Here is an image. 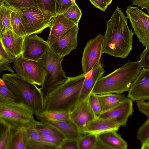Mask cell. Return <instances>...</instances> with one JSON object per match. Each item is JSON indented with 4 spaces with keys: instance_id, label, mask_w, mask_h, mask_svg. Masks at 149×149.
Returning a JSON list of instances; mask_svg holds the SVG:
<instances>
[{
    "instance_id": "cell-35",
    "label": "cell",
    "mask_w": 149,
    "mask_h": 149,
    "mask_svg": "<svg viewBox=\"0 0 149 149\" xmlns=\"http://www.w3.org/2000/svg\"><path fill=\"white\" fill-rule=\"evenodd\" d=\"M55 1L56 15L62 14L76 3L75 0H55Z\"/></svg>"
},
{
    "instance_id": "cell-8",
    "label": "cell",
    "mask_w": 149,
    "mask_h": 149,
    "mask_svg": "<svg viewBox=\"0 0 149 149\" xmlns=\"http://www.w3.org/2000/svg\"><path fill=\"white\" fill-rule=\"evenodd\" d=\"M13 67L20 77L27 81L39 86L44 82L46 71L43 61L24 58L21 55L13 62Z\"/></svg>"
},
{
    "instance_id": "cell-37",
    "label": "cell",
    "mask_w": 149,
    "mask_h": 149,
    "mask_svg": "<svg viewBox=\"0 0 149 149\" xmlns=\"http://www.w3.org/2000/svg\"><path fill=\"white\" fill-rule=\"evenodd\" d=\"M13 130L7 127L0 137V149H7Z\"/></svg>"
},
{
    "instance_id": "cell-16",
    "label": "cell",
    "mask_w": 149,
    "mask_h": 149,
    "mask_svg": "<svg viewBox=\"0 0 149 149\" xmlns=\"http://www.w3.org/2000/svg\"><path fill=\"white\" fill-rule=\"evenodd\" d=\"M41 122L56 129L66 139L78 141L86 134L81 131L70 119L56 122Z\"/></svg>"
},
{
    "instance_id": "cell-1",
    "label": "cell",
    "mask_w": 149,
    "mask_h": 149,
    "mask_svg": "<svg viewBox=\"0 0 149 149\" xmlns=\"http://www.w3.org/2000/svg\"><path fill=\"white\" fill-rule=\"evenodd\" d=\"M127 19L117 7L106 22V31L103 36V53L124 58L132 51L134 34L129 28Z\"/></svg>"
},
{
    "instance_id": "cell-40",
    "label": "cell",
    "mask_w": 149,
    "mask_h": 149,
    "mask_svg": "<svg viewBox=\"0 0 149 149\" xmlns=\"http://www.w3.org/2000/svg\"><path fill=\"white\" fill-rule=\"evenodd\" d=\"M140 58L142 68H149V47H146L140 54Z\"/></svg>"
},
{
    "instance_id": "cell-11",
    "label": "cell",
    "mask_w": 149,
    "mask_h": 149,
    "mask_svg": "<svg viewBox=\"0 0 149 149\" xmlns=\"http://www.w3.org/2000/svg\"><path fill=\"white\" fill-rule=\"evenodd\" d=\"M49 49L47 41L35 34L24 38L22 55L24 58L31 60H41Z\"/></svg>"
},
{
    "instance_id": "cell-46",
    "label": "cell",
    "mask_w": 149,
    "mask_h": 149,
    "mask_svg": "<svg viewBox=\"0 0 149 149\" xmlns=\"http://www.w3.org/2000/svg\"><path fill=\"white\" fill-rule=\"evenodd\" d=\"M110 149L108 146L101 142L97 139L94 149Z\"/></svg>"
},
{
    "instance_id": "cell-47",
    "label": "cell",
    "mask_w": 149,
    "mask_h": 149,
    "mask_svg": "<svg viewBox=\"0 0 149 149\" xmlns=\"http://www.w3.org/2000/svg\"><path fill=\"white\" fill-rule=\"evenodd\" d=\"M7 127L3 123H0V137L5 130Z\"/></svg>"
},
{
    "instance_id": "cell-21",
    "label": "cell",
    "mask_w": 149,
    "mask_h": 149,
    "mask_svg": "<svg viewBox=\"0 0 149 149\" xmlns=\"http://www.w3.org/2000/svg\"><path fill=\"white\" fill-rule=\"evenodd\" d=\"M98 140L112 149H127V142L117 133L116 131H111L97 135Z\"/></svg>"
},
{
    "instance_id": "cell-5",
    "label": "cell",
    "mask_w": 149,
    "mask_h": 149,
    "mask_svg": "<svg viewBox=\"0 0 149 149\" xmlns=\"http://www.w3.org/2000/svg\"><path fill=\"white\" fill-rule=\"evenodd\" d=\"M34 114L22 102L0 104V122L14 131L42 125L35 119Z\"/></svg>"
},
{
    "instance_id": "cell-2",
    "label": "cell",
    "mask_w": 149,
    "mask_h": 149,
    "mask_svg": "<svg viewBox=\"0 0 149 149\" xmlns=\"http://www.w3.org/2000/svg\"><path fill=\"white\" fill-rule=\"evenodd\" d=\"M86 74L69 77L45 96L44 111H70L78 102Z\"/></svg>"
},
{
    "instance_id": "cell-25",
    "label": "cell",
    "mask_w": 149,
    "mask_h": 149,
    "mask_svg": "<svg viewBox=\"0 0 149 149\" xmlns=\"http://www.w3.org/2000/svg\"><path fill=\"white\" fill-rule=\"evenodd\" d=\"M13 9L4 5L0 8V34L1 38L7 31L12 30L11 13Z\"/></svg>"
},
{
    "instance_id": "cell-9",
    "label": "cell",
    "mask_w": 149,
    "mask_h": 149,
    "mask_svg": "<svg viewBox=\"0 0 149 149\" xmlns=\"http://www.w3.org/2000/svg\"><path fill=\"white\" fill-rule=\"evenodd\" d=\"M128 18L139 41L145 47H149V16L138 6H129L126 10Z\"/></svg>"
},
{
    "instance_id": "cell-49",
    "label": "cell",
    "mask_w": 149,
    "mask_h": 149,
    "mask_svg": "<svg viewBox=\"0 0 149 149\" xmlns=\"http://www.w3.org/2000/svg\"><path fill=\"white\" fill-rule=\"evenodd\" d=\"M5 5L3 0H0V8Z\"/></svg>"
},
{
    "instance_id": "cell-12",
    "label": "cell",
    "mask_w": 149,
    "mask_h": 149,
    "mask_svg": "<svg viewBox=\"0 0 149 149\" xmlns=\"http://www.w3.org/2000/svg\"><path fill=\"white\" fill-rule=\"evenodd\" d=\"M78 30V25H75L48 44L49 48L54 53L61 56L67 55L77 47Z\"/></svg>"
},
{
    "instance_id": "cell-42",
    "label": "cell",
    "mask_w": 149,
    "mask_h": 149,
    "mask_svg": "<svg viewBox=\"0 0 149 149\" xmlns=\"http://www.w3.org/2000/svg\"><path fill=\"white\" fill-rule=\"evenodd\" d=\"M59 149H78L77 141L65 139L61 145Z\"/></svg>"
},
{
    "instance_id": "cell-51",
    "label": "cell",
    "mask_w": 149,
    "mask_h": 149,
    "mask_svg": "<svg viewBox=\"0 0 149 149\" xmlns=\"http://www.w3.org/2000/svg\"><path fill=\"white\" fill-rule=\"evenodd\" d=\"M2 81H3V80L0 77V83Z\"/></svg>"
},
{
    "instance_id": "cell-45",
    "label": "cell",
    "mask_w": 149,
    "mask_h": 149,
    "mask_svg": "<svg viewBox=\"0 0 149 149\" xmlns=\"http://www.w3.org/2000/svg\"><path fill=\"white\" fill-rule=\"evenodd\" d=\"M132 3V5H137L141 9H146L149 13V0H128Z\"/></svg>"
},
{
    "instance_id": "cell-34",
    "label": "cell",
    "mask_w": 149,
    "mask_h": 149,
    "mask_svg": "<svg viewBox=\"0 0 149 149\" xmlns=\"http://www.w3.org/2000/svg\"><path fill=\"white\" fill-rule=\"evenodd\" d=\"M137 137L141 143L149 140V118L139 128Z\"/></svg>"
},
{
    "instance_id": "cell-39",
    "label": "cell",
    "mask_w": 149,
    "mask_h": 149,
    "mask_svg": "<svg viewBox=\"0 0 149 149\" xmlns=\"http://www.w3.org/2000/svg\"><path fill=\"white\" fill-rule=\"evenodd\" d=\"M47 143L55 147L56 149H59V148L65 139L64 137L57 136H41Z\"/></svg>"
},
{
    "instance_id": "cell-13",
    "label": "cell",
    "mask_w": 149,
    "mask_h": 149,
    "mask_svg": "<svg viewBox=\"0 0 149 149\" xmlns=\"http://www.w3.org/2000/svg\"><path fill=\"white\" fill-rule=\"evenodd\" d=\"M89 96L78 102L69 112L70 119L83 133V129L97 116L90 104Z\"/></svg>"
},
{
    "instance_id": "cell-10",
    "label": "cell",
    "mask_w": 149,
    "mask_h": 149,
    "mask_svg": "<svg viewBox=\"0 0 149 149\" xmlns=\"http://www.w3.org/2000/svg\"><path fill=\"white\" fill-rule=\"evenodd\" d=\"M103 36L99 34L89 40L85 47L81 60L83 73L92 70L100 62L103 54Z\"/></svg>"
},
{
    "instance_id": "cell-26",
    "label": "cell",
    "mask_w": 149,
    "mask_h": 149,
    "mask_svg": "<svg viewBox=\"0 0 149 149\" xmlns=\"http://www.w3.org/2000/svg\"><path fill=\"white\" fill-rule=\"evenodd\" d=\"M7 149H26L24 128L14 131Z\"/></svg>"
},
{
    "instance_id": "cell-41",
    "label": "cell",
    "mask_w": 149,
    "mask_h": 149,
    "mask_svg": "<svg viewBox=\"0 0 149 149\" xmlns=\"http://www.w3.org/2000/svg\"><path fill=\"white\" fill-rule=\"evenodd\" d=\"M139 111L149 118V102L145 100H140L136 102Z\"/></svg>"
},
{
    "instance_id": "cell-6",
    "label": "cell",
    "mask_w": 149,
    "mask_h": 149,
    "mask_svg": "<svg viewBox=\"0 0 149 149\" xmlns=\"http://www.w3.org/2000/svg\"><path fill=\"white\" fill-rule=\"evenodd\" d=\"M64 57L54 53L49 48L42 59L46 71L44 81L40 88L44 97L68 78L62 69L61 62Z\"/></svg>"
},
{
    "instance_id": "cell-20",
    "label": "cell",
    "mask_w": 149,
    "mask_h": 149,
    "mask_svg": "<svg viewBox=\"0 0 149 149\" xmlns=\"http://www.w3.org/2000/svg\"><path fill=\"white\" fill-rule=\"evenodd\" d=\"M120 126L112 120L97 118L91 122L83 129L85 134L91 133L96 134L106 132L117 131Z\"/></svg>"
},
{
    "instance_id": "cell-31",
    "label": "cell",
    "mask_w": 149,
    "mask_h": 149,
    "mask_svg": "<svg viewBox=\"0 0 149 149\" xmlns=\"http://www.w3.org/2000/svg\"><path fill=\"white\" fill-rule=\"evenodd\" d=\"M36 0L39 10L53 17L56 15L55 0Z\"/></svg>"
},
{
    "instance_id": "cell-18",
    "label": "cell",
    "mask_w": 149,
    "mask_h": 149,
    "mask_svg": "<svg viewBox=\"0 0 149 149\" xmlns=\"http://www.w3.org/2000/svg\"><path fill=\"white\" fill-rule=\"evenodd\" d=\"M104 72V68L100 61L92 70L86 74L78 102L85 99L89 95L96 82L102 77Z\"/></svg>"
},
{
    "instance_id": "cell-38",
    "label": "cell",
    "mask_w": 149,
    "mask_h": 149,
    "mask_svg": "<svg viewBox=\"0 0 149 149\" xmlns=\"http://www.w3.org/2000/svg\"><path fill=\"white\" fill-rule=\"evenodd\" d=\"M89 101L92 109L97 116L102 113L97 94L91 93L89 96Z\"/></svg>"
},
{
    "instance_id": "cell-24",
    "label": "cell",
    "mask_w": 149,
    "mask_h": 149,
    "mask_svg": "<svg viewBox=\"0 0 149 149\" xmlns=\"http://www.w3.org/2000/svg\"><path fill=\"white\" fill-rule=\"evenodd\" d=\"M66 111H43L35 114L41 121L56 122L70 119V113Z\"/></svg>"
},
{
    "instance_id": "cell-50",
    "label": "cell",
    "mask_w": 149,
    "mask_h": 149,
    "mask_svg": "<svg viewBox=\"0 0 149 149\" xmlns=\"http://www.w3.org/2000/svg\"><path fill=\"white\" fill-rule=\"evenodd\" d=\"M107 2V4L108 6L110 5L113 0H106Z\"/></svg>"
},
{
    "instance_id": "cell-44",
    "label": "cell",
    "mask_w": 149,
    "mask_h": 149,
    "mask_svg": "<svg viewBox=\"0 0 149 149\" xmlns=\"http://www.w3.org/2000/svg\"><path fill=\"white\" fill-rule=\"evenodd\" d=\"M95 7L104 12L108 6L106 0H89Z\"/></svg>"
},
{
    "instance_id": "cell-15",
    "label": "cell",
    "mask_w": 149,
    "mask_h": 149,
    "mask_svg": "<svg viewBox=\"0 0 149 149\" xmlns=\"http://www.w3.org/2000/svg\"><path fill=\"white\" fill-rule=\"evenodd\" d=\"M133 111L132 101L127 97L112 109L98 115L97 117L110 119L120 126H124Z\"/></svg>"
},
{
    "instance_id": "cell-23",
    "label": "cell",
    "mask_w": 149,
    "mask_h": 149,
    "mask_svg": "<svg viewBox=\"0 0 149 149\" xmlns=\"http://www.w3.org/2000/svg\"><path fill=\"white\" fill-rule=\"evenodd\" d=\"M21 102L18 94L13 88L3 80L0 83V104Z\"/></svg>"
},
{
    "instance_id": "cell-3",
    "label": "cell",
    "mask_w": 149,
    "mask_h": 149,
    "mask_svg": "<svg viewBox=\"0 0 149 149\" xmlns=\"http://www.w3.org/2000/svg\"><path fill=\"white\" fill-rule=\"evenodd\" d=\"M142 68L139 61H128L123 65L98 79L91 93L97 95L121 94L128 91L131 84L137 77Z\"/></svg>"
},
{
    "instance_id": "cell-30",
    "label": "cell",
    "mask_w": 149,
    "mask_h": 149,
    "mask_svg": "<svg viewBox=\"0 0 149 149\" xmlns=\"http://www.w3.org/2000/svg\"><path fill=\"white\" fill-rule=\"evenodd\" d=\"M62 14L65 18L76 25H78L82 15L81 10L76 3L65 11Z\"/></svg>"
},
{
    "instance_id": "cell-22",
    "label": "cell",
    "mask_w": 149,
    "mask_h": 149,
    "mask_svg": "<svg viewBox=\"0 0 149 149\" xmlns=\"http://www.w3.org/2000/svg\"><path fill=\"white\" fill-rule=\"evenodd\" d=\"M97 96L102 113L112 109L127 98L125 95L119 94L106 93Z\"/></svg>"
},
{
    "instance_id": "cell-52",
    "label": "cell",
    "mask_w": 149,
    "mask_h": 149,
    "mask_svg": "<svg viewBox=\"0 0 149 149\" xmlns=\"http://www.w3.org/2000/svg\"><path fill=\"white\" fill-rule=\"evenodd\" d=\"M0 38L1 39V35L0 34Z\"/></svg>"
},
{
    "instance_id": "cell-43",
    "label": "cell",
    "mask_w": 149,
    "mask_h": 149,
    "mask_svg": "<svg viewBox=\"0 0 149 149\" xmlns=\"http://www.w3.org/2000/svg\"><path fill=\"white\" fill-rule=\"evenodd\" d=\"M15 60L10 56L5 51L0 38V60L10 64L13 62Z\"/></svg>"
},
{
    "instance_id": "cell-33",
    "label": "cell",
    "mask_w": 149,
    "mask_h": 149,
    "mask_svg": "<svg viewBox=\"0 0 149 149\" xmlns=\"http://www.w3.org/2000/svg\"><path fill=\"white\" fill-rule=\"evenodd\" d=\"M34 127L41 136H54L65 138L60 132L55 128L42 123V125L35 126Z\"/></svg>"
},
{
    "instance_id": "cell-48",
    "label": "cell",
    "mask_w": 149,
    "mask_h": 149,
    "mask_svg": "<svg viewBox=\"0 0 149 149\" xmlns=\"http://www.w3.org/2000/svg\"><path fill=\"white\" fill-rule=\"evenodd\" d=\"M141 149H149V140L141 143Z\"/></svg>"
},
{
    "instance_id": "cell-27",
    "label": "cell",
    "mask_w": 149,
    "mask_h": 149,
    "mask_svg": "<svg viewBox=\"0 0 149 149\" xmlns=\"http://www.w3.org/2000/svg\"><path fill=\"white\" fill-rule=\"evenodd\" d=\"M11 24L13 32L19 36L25 37L27 36L22 24L18 12L13 9L11 13Z\"/></svg>"
},
{
    "instance_id": "cell-4",
    "label": "cell",
    "mask_w": 149,
    "mask_h": 149,
    "mask_svg": "<svg viewBox=\"0 0 149 149\" xmlns=\"http://www.w3.org/2000/svg\"><path fill=\"white\" fill-rule=\"evenodd\" d=\"M2 79L13 88L22 102L29 107L35 114L44 111V96L40 88L20 77L17 74H4Z\"/></svg>"
},
{
    "instance_id": "cell-36",
    "label": "cell",
    "mask_w": 149,
    "mask_h": 149,
    "mask_svg": "<svg viewBox=\"0 0 149 149\" xmlns=\"http://www.w3.org/2000/svg\"><path fill=\"white\" fill-rule=\"evenodd\" d=\"M25 142L26 149H56L52 146L37 141L28 140Z\"/></svg>"
},
{
    "instance_id": "cell-7",
    "label": "cell",
    "mask_w": 149,
    "mask_h": 149,
    "mask_svg": "<svg viewBox=\"0 0 149 149\" xmlns=\"http://www.w3.org/2000/svg\"><path fill=\"white\" fill-rule=\"evenodd\" d=\"M15 10L19 15L27 36L40 33L50 27L54 17L34 7Z\"/></svg>"
},
{
    "instance_id": "cell-53",
    "label": "cell",
    "mask_w": 149,
    "mask_h": 149,
    "mask_svg": "<svg viewBox=\"0 0 149 149\" xmlns=\"http://www.w3.org/2000/svg\"></svg>"
},
{
    "instance_id": "cell-19",
    "label": "cell",
    "mask_w": 149,
    "mask_h": 149,
    "mask_svg": "<svg viewBox=\"0 0 149 149\" xmlns=\"http://www.w3.org/2000/svg\"><path fill=\"white\" fill-rule=\"evenodd\" d=\"M76 25L65 18L62 14L56 15L50 27L47 42L49 44Z\"/></svg>"
},
{
    "instance_id": "cell-32",
    "label": "cell",
    "mask_w": 149,
    "mask_h": 149,
    "mask_svg": "<svg viewBox=\"0 0 149 149\" xmlns=\"http://www.w3.org/2000/svg\"><path fill=\"white\" fill-rule=\"evenodd\" d=\"M34 127L31 126L24 128L25 141L28 140L34 141L52 146L44 140L36 130Z\"/></svg>"
},
{
    "instance_id": "cell-14",
    "label": "cell",
    "mask_w": 149,
    "mask_h": 149,
    "mask_svg": "<svg viewBox=\"0 0 149 149\" xmlns=\"http://www.w3.org/2000/svg\"><path fill=\"white\" fill-rule=\"evenodd\" d=\"M128 91L127 97L133 101L149 100V68H142Z\"/></svg>"
},
{
    "instance_id": "cell-28",
    "label": "cell",
    "mask_w": 149,
    "mask_h": 149,
    "mask_svg": "<svg viewBox=\"0 0 149 149\" xmlns=\"http://www.w3.org/2000/svg\"><path fill=\"white\" fill-rule=\"evenodd\" d=\"M3 0L5 5L12 9H18L30 7H34L38 9L36 0Z\"/></svg>"
},
{
    "instance_id": "cell-29",
    "label": "cell",
    "mask_w": 149,
    "mask_h": 149,
    "mask_svg": "<svg viewBox=\"0 0 149 149\" xmlns=\"http://www.w3.org/2000/svg\"><path fill=\"white\" fill-rule=\"evenodd\" d=\"M97 139V134H85L77 141L78 149H94Z\"/></svg>"
},
{
    "instance_id": "cell-17",
    "label": "cell",
    "mask_w": 149,
    "mask_h": 149,
    "mask_svg": "<svg viewBox=\"0 0 149 149\" xmlns=\"http://www.w3.org/2000/svg\"><path fill=\"white\" fill-rule=\"evenodd\" d=\"M24 38L17 35L12 30H10L1 38L5 51L14 59L22 54Z\"/></svg>"
}]
</instances>
